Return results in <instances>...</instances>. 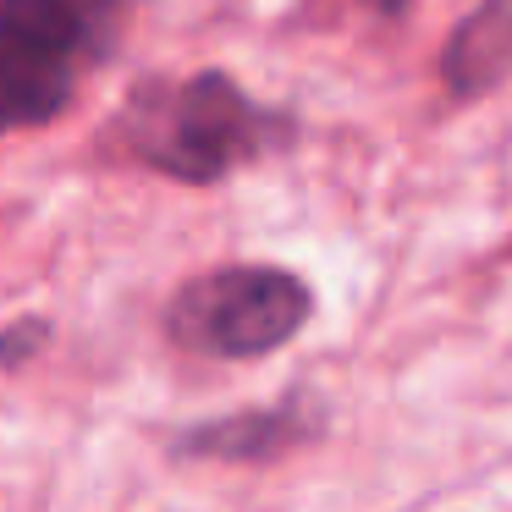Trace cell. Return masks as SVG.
Returning a JSON list of instances; mask_svg holds the SVG:
<instances>
[{"label":"cell","instance_id":"1","mask_svg":"<svg viewBox=\"0 0 512 512\" xmlns=\"http://www.w3.org/2000/svg\"><path fill=\"white\" fill-rule=\"evenodd\" d=\"M122 0H0V133L67 111L78 78L111 50Z\"/></svg>","mask_w":512,"mask_h":512},{"label":"cell","instance_id":"2","mask_svg":"<svg viewBox=\"0 0 512 512\" xmlns=\"http://www.w3.org/2000/svg\"><path fill=\"white\" fill-rule=\"evenodd\" d=\"M133 149L182 182H215L254 160L276 138L270 111H259L226 72H199L171 89H149L127 105Z\"/></svg>","mask_w":512,"mask_h":512},{"label":"cell","instance_id":"3","mask_svg":"<svg viewBox=\"0 0 512 512\" xmlns=\"http://www.w3.org/2000/svg\"><path fill=\"white\" fill-rule=\"evenodd\" d=\"M309 320V287L270 265H232L188 281L171 303L177 342L215 358H259L287 347Z\"/></svg>","mask_w":512,"mask_h":512},{"label":"cell","instance_id":"4","mask_svg":"<svg viewBox=\"0 0 512 512\" xmlns=\"http://www.w3.org/2000/svg\"><path fill=\"white\" fill-rule=\"evenodd\" d=\"M441 72L452 94H490L512 78V0H485L457 23Z\"/></svg>","mask_w":512,"mask_h":512},{"label":"cell","instance_id":"5","mask_svg":"<svg viewBox=\"0 0 512 512\" xmlns=\"http://www.w3.org/2000/svg\"><path fill=\"white\" fill-rule=\"evenodd\" d=\"M369 6H375V12H402L408 0H369Z\"/></svg>","mask_w":512,"mask_h":512},{"label":"cell","instance_id":"6","mask_svg":"<svg viewBox=\"0 0 512 512\" xmlns=\"http://www.w3.org/2000/svg\"><path fill=\"white\" fill-rule=\"evenodd\" d=\"M507 254H512V248H507Z\"/></svg>","mask_w":512,"mask_h":512}]
</instances>
